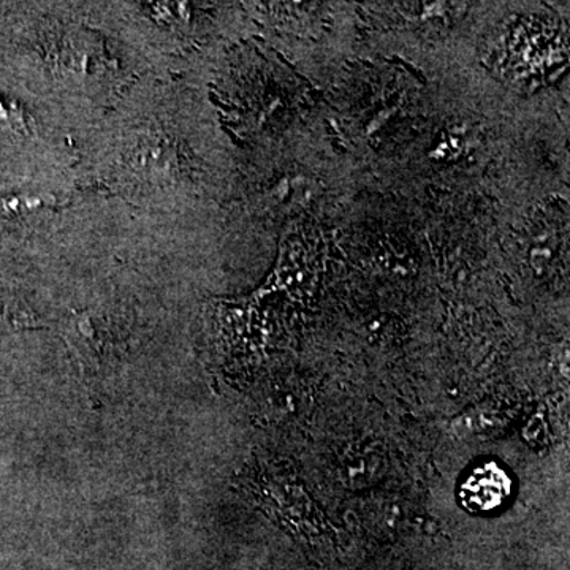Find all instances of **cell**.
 I'll return each mask as SVG.
<instances>
[{
  "mask_svg": "<svg viewBox=\"0 0 570 570\" xmlns=\"http://www.w3.org/2000/svg\"><path fill=\"white\" fill-rule=\"evenodd\" d=\"M107 31L145 73L197 82L208 59L216 6L198 2H96Z\"/></svg>",
  "mask_w": 570,
  "mask_h": 570,
  "instance_id": "3957f363",
  "label": "cell"
},
{
  "mask_svg": "<svg viewBox=\"0 0 570 570\" xmlns=\"http://www.w3.org/2000/svg\"><path fill=\"white\" fill-rule=\"evenodd\" d=\"M97 298L73 306L62 318L61 332L82 373L115 370L140 346L146 333L140 305L127 294H105L99 285Z\"/></svg>",
  "mask_w": 570,
  "mask_h": 570,
  "instance_id": "277c9868",
  "label": "cell"
},
{
  "mask_svg": "<svg viewBox=\"0 0 570 570\" xmlns=\"http://www.w3.org/2000/svg\"><path fill=\"white\" fill-rule=\"evenodd\" d=\"M20 20L31 85L89 129L146 75L107 31L96 2L28 3Z\"/></svg>",
  "mask_w": 570,
  "mask_h": 570,
  "instance_id": "7a4b0ae2",
  "label": "cell"
},
{
  "mask_svg": "<svg viewBox=\"0 0 570 570\" xmlns=\"http://www.w3.org/2000/svg\"><path fill=\"white\" fill-rule=\"evenodd\" d=\"M512 479L497 463L472 469L460 487V501L472 513H491L501 509L512 494Z\"/></svg>",
  "mask_w": 570,
  "mask_h": 570,
  "instance_id": "5b68a950",
  "label": "cell"
},
{
  "mask_svg": "<svg viewBox=\"0 0 570 570\" xmlns=\"http://www.w3.org/2000/svg\"><path fill=\"white\" fill-rule=\"evenodd\" d=\"M209 135L198 82L142 75L82 140L78 183L159 223L195 228L216 183Z\"/></svg>",
  "mask_w": 570,
  "mask_h": 570,
  "instance_id": "6da1fadb",
  "label": "cell"
}]
</instances>
